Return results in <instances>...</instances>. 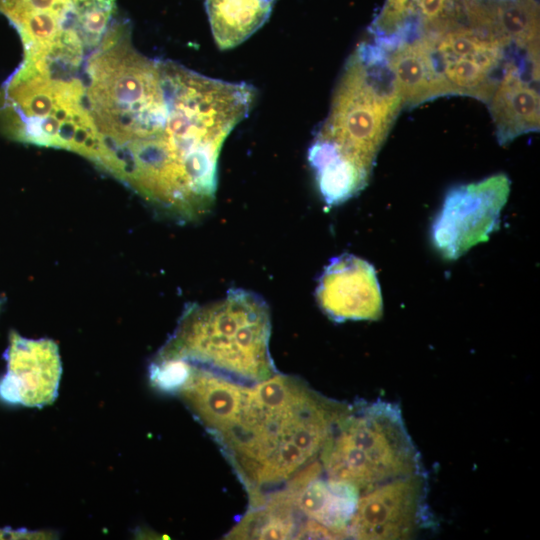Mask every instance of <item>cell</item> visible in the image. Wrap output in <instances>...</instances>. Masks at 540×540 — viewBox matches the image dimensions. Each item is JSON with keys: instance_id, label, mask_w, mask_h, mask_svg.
<instances>
[{"instance_id": "1", "label": "cell", "mask_w": 540, "mask_h": 540, "mask_svg": "<svg viewBox=\"0 0 540 540\" xmlns=\"http://www.w3.org/2000/svg\"><path fill=\"white\" fill-rule=\"evenodd\" d=\"M79 77L91 125L86 158L165 214L204 216L222 144L249 113L253 88L142 55L117 17Z\"/></svg>"}, {"instance_id": "2", "label": "cell", "mask_w": 540, "mask_h": 540, "mask_svg": "<svg viewBox=\"0 0 540 540\" xmlns=\"http://www.w3.org/2000/svg\"><path fill=\"white\" fill-rule=\"evenodd\" d=\"M348 408L288 375L249 385L235 425L216 441L244 483L250 506L317 461Z\"/></svg>"}, {"instance_id": "3", "label": "cell", "mask_w": 540, "mask_h": 540, "mask_svg": "<svg viewBox=\"0 0 540 540\" xmlns=\"http://www.w3.org/2000/svg\"><path fill=\"white\" fill-rule=\"evenodd\" d=\"M402 108L384 50L361 43L346 62L328 117L309 148L324 197L348 200L366 187Z\"/></svg>"}, {"instance_id": "4", "label": "cell", "mask_w": 540, "mask_h": 540, "mask_svg": "<svg viewBox=\"0 0 540 540\" xmlns=\"http://www.w3.org/2000/svg\"><path fill=\"white\" fill-rule=\"evenodd\" d=\"M269 309L256 294L242 289L184 312L157 357L176 358L252 385L277 373L269 339Z\"/></svg>"}, {"instance_id": "5", "label": "cell", "mask_w": 540, "mask_h": 540, "mask_svg": "<svg viewBox=\"0 0 540 540\" xmlns=\"http://www.w3.org/2000/svg\"><path fill=\"white\" fill-rule=\"evenodd\" d=\"M319 458L326 477L359 493L420 472L400 408L383 401L349 406Z\"/></svg>"}, {"instance_id": "6", "label": "cell", "mask_w": 540, "mask_h": 540, "mask_svg": "<svg viewBox=\"0 0 540 540\" xmlns=\"http://www.w3.org/2000/svg\"><path fill=\"white\" fill-rule=\"evenodd\" d=\"M510 184L505 174H497L447 192L431 227L432 243L445 259L456 260L489 239L498 228Z\"/></svg>"}, {"instance_id": "7", "label": "cell", "mask_w": 540, "mask_h": 540, "mask_svg": "<svg viewBox=\"0 0 540 540\" xmlns=\"http://www.w3.org/2000/svg\"><path fill=\"white\" fill-rule=\"evenodd\" d=\"M427 36L449 95L485 101L493 91L511 50L500 40L461 19Z\"/></svg>"}, {"instance_id": "8", "label": "cell", "mask_w": 540, "mask_h": 540, "mask_svg": "<svg viewBox=\"0 0 540 540\" xmlns=\"http://www.w3.org/2000/svg\"><path fill=\"white\" fill-rule=\"evenodd\" d=\"M424 491V477L417 472L361 493L348 536L364 540L410 538L425 518Z\"/></svg>"}, {"instance_id": "9", "label": "cell", "mask_w": 540, "mask_h": 540, "mask_svg": "<svg viewBox=\"0 0 540 540\" xmlns=\"http://www.w3.org/2000/svg\"><path fill=\"white\" fill-rule=\"evenodd\" d=\"M539 58L526 53L507 58L501 75L486 100L496 137L506 145L540 126Z\"/></svg>"}, {"instance_id": "10", "label": "cell", "mask_w": 540, "mask_h": 540, "mask_svg": "<svg viewBox=\"0 0 540 540\" xmlns=\"http://www.w3.org/2000/svg\"><path fill=\"white\" fill-rule=\"evenodd\" d=\"M316 298L320 308L337 322L378 320L383 312L374 267L351 254L331 260L319 278Z\"/></svg>"}, {"instance_id": "11", "label": "cell", "mask_w": 540, "mask_h": 540, "mask_svg": "<svg viewBox=\"0 0 540 540\" xmlns=\"http://www.w3.org/2000/svg\"><path fill=\"white\" fill-rule=\"evenodd\" d=\"M8 371L0 380V398L11 404L43 406L56 397L61 364L50 340H27L16 334L7 351Z\"/></svg>"}, {"instance_id": "12", "label": "cell", "mask_w": 540, "mask_h": 540, "mask_svg": "<svg viewBox=\"0 0 540 540\" xmlns=\"http://www.w3.org/2000/svg\"><path fill=\"white\" fill-rule=\"evenodd\" d=\"M322 471L317 460L280 489L292 500L304 520L317 522L338 538H344L348 536V525L360 493L347 483L322 477Z\"/></svg>"}, {"instance_id": "13", "label": "cell", "mask_w": 540, "mask_h": 540, "mask_svg": "<svg viewBox=\"0 0 540 540\" xmlns=\"http://www.w3.org/2000/svg\"><path fill=\"white\" fill-rule=\"evenodd\" d=\"M186 363L188 376L177 392L207 431L218 440L235 425L249 385Z\"/></svg>"}, {"instance_id": "14", "label": "cell", "mask_w": 540, "mask_h": 540, "mask_svg": "<svg viewBox=\"0 0 540 540\" xmlns=\"http://www.w3.org/2000/svg\"><path fill=\"white\" fill-rule=\"evenodd\" d=\"M463 20L510 49L539 56L536 0H462Z\"/></svg>"}, {"instance_id": "15", "label": "cell", "mask_w": 540, "mask_h": 540, "mask_svg": "<svg viewBox=\"0 0 540 540\" xmlns=\"http://www.w3.org/2000/svg\"><path fill=\"white\" fill-rule=\"evenodd\" d=\"M462 18L461 0H386L370 31L382 47L442 31Z\"/></svg>"}, {"instance_id": "16", "label": "cell", "mask_w": 540, "mask_h": 540, "mask_svg": "<svg viewBox=\"0 0 540 540\" xmlns=\"http://www.w3.org/2000/svg\"><path fill=\"white\" fill-rule=\"evenodd\" d=\"M392 72L403 108L449 95L425 35L382 48Z\"/></svg>"}, {"instance_id": "17", "label": "cell", "mask_w": 540, "mask_h": 540, "mask_svg": "<svg viewBox=\"0 0 540 540\" xmlns=\"http://www.w3.org/2000/svg\"><path fill=\"white\" fill-rule=\"evenodd\" d=\"M73 0H0V13L17 30L24 55L38 53L69 28Z\"/></svg>"}, {"instance_id": "18", "label": "cell", "mask_w": 540, "mask_h": 540, "mask_svg": "<svg viewBox=\"0 0 540 540\" xmlns=\"http://www.w3.org/2000/svg\"><path fill=\"white\" fill-rule=\"evenodd\" d=\"M276 0H205L215 43L230 49L245 41L269 18Z\"/></svg>"}, {"instance_id": "19", "label": "cell", "mask_w": 540, "mask_h": 540, "mask_svg": "<svg viewBox=\"0 0 540 540\" xmlns=\"http://www.w3.org/2000/svg\"><path fill=\"white\" fill-rule=\"evenodd\" d=\"M303 523L293 502L277 489L264 495L229 532L231 539H296Z\"/></svg>"}]
</instances>
